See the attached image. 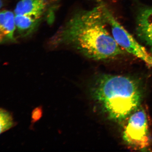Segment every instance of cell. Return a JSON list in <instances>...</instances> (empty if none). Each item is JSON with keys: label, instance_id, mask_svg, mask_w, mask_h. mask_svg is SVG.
I'll return each mask as SVG.
<instances>
[{"label": "cell", "instance_id": "cell-1", "mask_svg": "<svg viewBox=\"0 0 152 152\" xmlns=\"http://www.w3.org/2000/svg\"><path fill=\"white\" fill-rule=\"evenodd\" d=\"M100 5L73 15L55 36L57 45L66 46L95 61H104L122 54L115 40Z\"/></svg>", "mask_w": 152, "mask_h": 152}, {"label": "cell", "instance_id": "cell-2", "mask_svg": "<svg viewBox=\"0 0 152 152\" xmlns=\"http://www.w3.org/2000/svg\"><path fill=\"white\" fill-rule=\"evenodd\" d=\"M89 93L109 119L124 121L138 108L142 92L133 79L121 75H104L90 84Z\"/></svg>", "mask_w": 152, "mask_h": 152}, {"label": "cell", "instance_id": "cell-3", "mask_svg": "<svg viewBox=\"0 0 152 152\" xmlns=\"http://www.w3.org/2000/svg\"><path fill=\"white\" fill-rule=\"evenodd\" d=\"M52 0H19L14 10L17 32L25 37L33 34L53 10Z\"/></svg>", "mask_w": 152, "mask_h": 152}, {"label": "cell", "instance_id": "cell-4", "mask_svg": "<svg viewBox=\"0 0 152 152\" xmlns=\"http://www.w3.org/2000/svg\"><path fill=\"white\" fill-rule=\"evenodd\" d=\"M102 9L111 32L115 40L123 50L152 67V56L116 19L102 1L99 2Z\"/></svg>", "mask_w": 152, "mask_h": 152}, {"label": "cell", "instance_id": "cell-5", "mask_svg": "<svg viewBox=\"0 0 152 152\" xmlns=\"http://www.w3.org/2000/svg\"><path fill=\"white\" fill-rule=\"evenodd\" d=\"M126 143L143 150L149 145L150 138L146 115L142 109H137L131 114L123 134Z\"/></svg>", "mask_w": 152, "mask_h": 152}, {"label": "cell", "instance_id": "cell-6", "mask_svg": "<svg viewBox=\"0 0 152 152\" xmlns=\"http://www.w3.org/2000/svg\"><path fill=\"white\" fill-rule=\"evenodd\" d=\"M136 32L138 37L152 53V7H147L139 13L137 20Z\"/></svg>", "mask_w": 152, "mask_h": 152}, {"label": "cell", "instance_id": "cell-7", "mask_svg": "<svg viewBox=\"0 0 152 152\" xmlns=\"http://www.w3.org/2000/svg\"><path fill=\"white\" fill-rule=\"evenodd\" d=\"M16 30L14 12L9 10L0 12V44L15 42Z\"/></svg>", "mask_w": 152, "mask_h": 152}, {"label": "cell", "instance_id": "cell-8", "mask_svg": "<svg viewBox=\"0 0 152 152\" xmlns=\"http://www.w3.org/2000/svg\"><path fill=\"white\" fill-rule=\"evenodd\" d=\"M14 121L10 113L0 108V135L13 127Z\"/></svg>", "mask_w": 152, "mask_h": 152}, {"label": "cell", "instance_id": "cell-9", "mask_svg": "<svg viewBox=\"0 0 152 152\" xmlns=\"http://www.w3.org/2000/svg\"><path fill=\"white\" fill-rule=\"evenodd\" d=\"M4 4V0H0V10L2 9Z\"/></svg>", "mask_w": 152, "mask_h": 152}]
</instances>
